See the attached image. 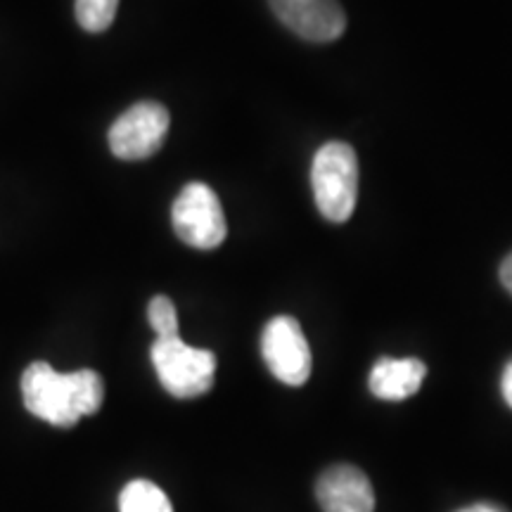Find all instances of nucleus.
<instances>
[{
    "label": "nucleus",
    "instance_id": "f8f14e48",
    "mask_svg": "<svg viewBox=\"0 0 512 512\" xmlns=\"http://www.w3.org/2000/svg\"><path fill=\"white\" fill-rule=\"evenodd\" d=\"M147 318H150V325L157 332V339H174L178 337V313L176 306L169 297L159 294L147 306Z\"/></svg>",
    "mask_w": 512,
    "mask_h": 512
},
{
    "label": "nucleus",
    "instance_id": "6e6552de",
    "mask_svg": "<svg viewBox=\"0 0 512 512\" xmlns=\"http://www.w3.org/2000/svg\"><path fill=\"white\" fill-rule=\"evenodd\" d=\"M323 512H373L375 491L366 472L354 465H332L316 482Z\"/></svg>",
    "mask_w": 512,
    "mask_h": 512
},
{
    "label": "nucleus",
    "instance_id": "f03ea898",
    "mask_svg": "<svg viewBox=\"0 0 512 512\" xmlns=\"http://www.w3.org/2000/svg\"><path fill=\"white\" fill-rule=\"evenodd\" d=\"M311 188L316 207L332 223L351 219L358 195V159L354 147L342 140L325 143L313 157Z\"/></svg>",
    "mask_w": 512,
    "mask_h": 512
},
{
    "label": "nucleus",
    "instance_id": "1a4fd4ad",
    "mask_svg": "<svg viewBox=\"0 0 512 512\" xmlns=\"http://www.w3.org/2000/svg\"><path fill=\"white\" fill-rule=\"evenodd\" d=\"M427 375L420 358H380L370 370L368 387L382 401H403L418 394Z\"/></svg>",
    "mask_w": 512,
    "mask_h": 512
},
{
    "label": "nucleus",
    "instance_id": "ddd939ff",
    "mask_svg": "<svg viewBox=\"0 0 512 512\" xmlns=\"http://www.w3.org/2000/svg\"><path fill=\"white\" fill-rule=\"evenodd\" d=\"M501 392H503V399L508 406L512 408V358L508 363H505L503 368V377H501Z\"/></svg>",
    "mask_w": 512,
    "mask_h": 512
},
{
    "label": "nucleus",
    "instance_id": "9d476101",
    "mask_svg": "<svg viewBox=\"0 0 512 512\" xmlns=\"http://www.w3.org/2000/svg\"><path fill=\"white\" fill-rule=\"evenodd\" d=\"M119 512H174V505L155 482L133 479L121 491Z\"/></svg>",
    "mask_w": 512,
    "mask_h": 512
},
{
    "label": "nucleus",
    "instance_id": "4468645a",
    "mask_svg": "<svg viewBox=\"0 0 512 512\" xmlns=\"http://www.w3.org/2000/svg\"><path fill=\"white\" fill-rule=\"evenodd\" d=\"M501 283L512 294V254L505 256V261L501 264Z\"/></svg>",
    "mask_w": 512,
    "mask_h": 512
},
{
    "label": "nucleus",
    "instance_id": "2eb2a0df",
    "mask_svg": "<svg viewBox=\"0 0 512 512\" xmlns=\"http://www.w3.org/2000/svg\"><path fill=\"white\" fill-rule=\"evenodd\" d=\"M456 512H508V510H503L501 505H494V503H475V505H467V508H460Z\"/></svg>",
    "mask_w": 512,
    "mask_h": 512
},
{
    "label": "nucleus",
    "instance_id": "7ed1b4c3",
    "mask_svg": "<svg viewBox=\"0 0 512 512\" xmlns=\"http://www.w3.org/2000/svg\"><path fill=\"white\" fill-rule=\"evenodd\" d=\"M152 363L162 387L176 399H197L214 387V351L190 347L181 337L157 339L152 344Z\"/></svg>",
    "mask_w": 512,
    "mask_h": 512
},
{
    "label": "nucleus",
    "instance_id": "39448f33",
    "mask_svg": "<svg viewBox=\"0 0 512 512\" xmlns=\"http://www.w3.org/2000/svg\"><path fill=\"white\" fill-rule=\"evenodd\" d=\"M169 110L159 102H136L110 128V150L124 162L152 157L169 133Z\"/></svg>",
    "mask_w": 512,
    "mask_h": 512
},
{
    "label": "nucleus",
    "instance_id": "9b49d317",
    "mask_svg": "<svg viewBox=\"0 0 512 512\" xmlns=\"http://www.w3.org/2000/svg\"><path fill=\"white\" fill-rule=\"evenodd\" d=\"M117 8L119 0H76V22L81 24L83 31L102 34V31L112 27L114 17H117Z\"/></svg>",
    "mask_w": 512,
    "mask_h": 512
},
{
    "label": "nucleus",
    "instance_id": "423d86ee",
    "mask_svg": "<svg viewBox=\"0 0 512 512\" xmlns=\"http://www.w3.org/2000/svg\"><path fill=\"white\" fill-rule=\"evenodd\" d=\"M261 354L273 377L290 387L309 382L313 358L302 325L292 316H275L268 320L261 335Z\"/></svg>",
    "mask_w": 512,
    "mask_h": 512
},
{
    "label": "nucleus",
    "instance_id": "20e7f679",
    "mask_svg": "<svg viewBox=\"0 0 512 512\" xmlns=\"http://www.w3.org/2000/svg\"><path fill=\"white\" fill-rule=\"evenodd\" d=\"M171 223L178 238L195 249L219 247L228 235L219 195L207 183L185 185L171 209Z\"/></svg>",
    "mask_w": 512,
    "mask_h": 512
},
{
    "label": "nucleus",
    "instance_id": "f257e3e1",
    "mask_svg": "<svg viewBox=\"0 0 512 512\" xmlns=\"http://www.w3.org/2000/svg\"><path fill=\"white\" fill-rule=\"evenodd\" d=\"M24 406L31 415L55 427H74L83 415H95L105 401V382L95 370L57 373L46 361H36L22 375Z\"/></svg>",
    "mask_w": 512,
    "mask_h": 512
},
{
    "label": "nucleus",
    "instance_id": "0eeeda50",
    "mask_svg": "<svg viewBox=\"0 0 512 512\" xmlns=\"http://www.w3.org/2000/svg\"><path fill=\"white\" fill-rule=\"evenodd\" d=\"M268 5L304 41L330 43L347 29V15L339 0H268Z\"/></svg>",
    "mask_w": 512,
    "mask_h": 512
}]
</instances>
